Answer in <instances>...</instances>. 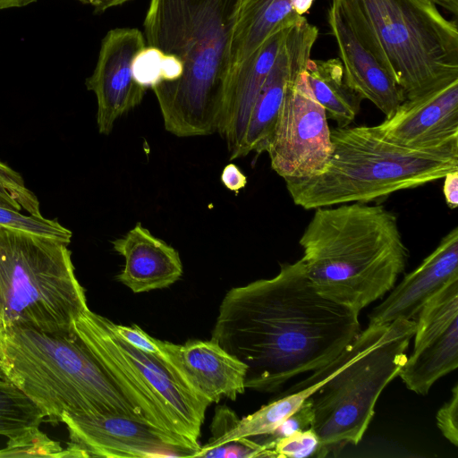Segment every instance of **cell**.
Masks as SVG:
<instances>
[{
	"label": "cell",
	"mask_w": 458,
	"mask_h": 458,
	"mask_svg": "<svg viewBox=\"0 0 458 458\" xmlns=\"http://www.w3.org/2000/svg\"><path fill=\"white\" fill-rule=\"evenodd\" d=\"M37 0H0V10L13 7H23Z\"/></svg>",
	"instance_id": "obj_36"
},
{
	"label": "cell",
	"mask_w": 458,
	"mask_h": 458,
	"mask_svg": "<svg viewBox=\"0 0 458 458\" xmlns=\"http://www.w3.org/2000/svg\"><path fill=\"white\" fill-rule=\"evenodd\" d=\"M112 243L125 261L117 280L134 293L168 287L182 275L178 251L140 223Z\"/></svg>",
	"instance_id": "obj_20"
},
{
	"label": "cell",
	"mask_w": 458,
	"mask_h": 458,
	"mask_svg": "<svg viewBox=\"0 0 458 458\" xmlns=\"http://www.w3.org/2000/svg\"><path fill=\"white\" fill-rule=\"evenodd\" d=\"M302 73L314 98L337 127H347L354 121L363 99L347 84L339 57L310 58Z\"/></svg>",
	"instance_id": "obj_22"
},
{
	"label": "cell",
	"mask_w": 458,
	"mask_h": 458,
	"mask_svg": "<svg viewBox=\"0 0 458 458\" xmlns=\"http://www.w3.org/2000/svg\"><path fill=\"white\" fill-rule=\"evenodd\" d=\"M415 322L413 350L398 377L409 390L426 395L458 366V278L422 307Z\"/></svg>",
	"instance_id": "obj_11"
},
{
	"label": "cell",
	"mask_w": 458,
	"mask_h": 458,
	"mask_svg": "<svg viewBox=\"0 0 458 458\" xmlns=\"http://www.w3.org/2000/svg\"><path fill=\"white\" fill-rule=\"evenodd\" d=\"M436 4L444 7L453 14L456 15L458 13V0H432Z\"/></svg>",
	"instance_id": "obj_37"
},
{
	"label": "cell",
	"mask_w": 458,
	"mask_h": 458,
	"mask_svg": "<svg viewBox=\"0 0 458 458\" xmlns=\"http://www.w3.org/2000/svg\"><path fill=\"white\" fill-rule=\"evenodd\" d=\"M293 26L271 35L228 73L217 131L225 140L231 157L242 143L253 104Z\"/></svg>",
	"instance_id": "obj_19"
},
{
	"label": "cell",
	"mask_w": 458,
	"mask_h": 458,
	"mask_svg": "<svg viewBox=\"0 0 458 458\" xmlns=\"http://www.w3.org/2000/svg\"><path fill=\"white\" fill-rule=\"evenodd\" d=\"M302 72L283 101L266 149L271 168L284 180L318 173L333 149L327 114Z\"/></svg>",
	"instance_id": "obj_10"
},
{
	"label": "cell",
	"mask_w": 458,
	"mask_h": 458,
	"mask_svg": "<svg viewBox=\"0 0 458 458\" xmlns=\"http://www.w3.org/2000/svg\"><path fill=\"white\" fill-rule=\"evenodd\" d=\"M182 62L172 55L164 54L161 64V81H174L182 73Z\"/></svg>",
	"instance_id": "obj_33"
},
{
	"label": "cell",
	"mask_w": 458,
	"mask_h": 458,
	"mask_svg": "<svg viewBox=\"0 0 458 458\" xmlns=\"http://www.w3.org/2000/svg\"><path fill=\"white\" fill-rule=\"evenodd\" d=\"M0 377L25 394L53 424L64 415L123 416L149 424L75 331L1 329Z\"/></svg>",
	"instance_id": "obj_4"
},
{
	"label": "cell",
	"mask_w": 458,
	"mask_h": 458,
	"mask_svg": "<svg viewBox=\"0 0 458 458\" xmlns=\"http://www.w3.org/2000/svg\"><path fill=\"white\" fill-rule=\"evenodd\" d=\"M146 46L137 28H115L103 38L96 67L85 82L97 98L101 134H109L117 118L141 103L147 89L133 79L132 62Z\"/></svg>",
	"instance_id": "obj_13"
},
{
	"label": "cell",
	"mask_w": 458,
	"mask_h": 458,
	"mask_svg": "<svg viewBox=\"0 0 458 458\" xmlns=\"http://www.w3.org/2000/svg\"><path fill=\"white\" fill-rule=\"evenodd\" d=\"M443 193L447 206L454 209L458 206V170L447 173L444 177Z\"/></svg>",
	"instance_id": "obj_34"
},
{
	"label": "cell",
	"mask_w": 458,
	"mask_h": 458,
	"mask_svg": "<svg viewBox=\"0 0 458 458\" xmlns=\"http://www.w3.org/2000/svg\"><path fill=\"white\" fill-rule=\"evenodd\" d=\"M239 0H149L148 46L178 58L181 77L152 87L165 128L178 137L217 131Z\"/></svg>",
	"instance_id": "obj_2"
},
{
	"label": "cell",
	"mask_w": 458,
	"mask_h": 458,
	"mask_svg": "<svg viewBox=\"0 0 458 458\" xmlns=\"http://www.w3.org/2000/svg\"><path fill=\"white\" fill-rule=\"evenodd\" d=\"M0 205L43 216L37 196L29 190L21 175L0 161Z\"/></svg>",
	"instance_id": "obj_26"
},
{
	"label": "cell",
	"mask_w": 458,
	"mask_h": 458,
	"mask_svg": "<svg viewBox=\"0 0 458 458\" xmlns=\"http://www.w3.org/2000/svg\"><path fill=\"white\" fill-rule=\"evenodd\" d=\"M327 21L338 47L347 84L362 99L372 102L386 117L390 116L405 100L402 89L383 64L360 41L332 0Z\"/></svg>",
	"instance_id": "obj_18"
},
{
	"label": "cell",
	"mask_w": 458,
	"mask_h": 458,
	"mask_svg": "<svg viewBox=\"0 0 458 458\" xmlns=\"http://www.w3.org/2000/svg\"><path fill=\"white\" fill-rule=\"evenodd\" d=\"M158 344L189 388L210 404L244 393L247 366L215 342L158 340Z\"/></svg>",
	"instance_id": "obj_16"
},
{
	"label": "cell",
	"mask_w": 458,
	"mask_h": 458,
	"mask_svg": "<svg viewBox=\"0 0 458 458\" xmlns=\"http://www.w3.org/2000/svg\"><path fill=\"white\" fill-rule=\"evenodd\" d=\"M70 443L87 457H194L200 448L143 421L123 416H69Z\"/></svg>",
	"instance_id": "obj_12"
},
{
	"label": "cell",
	"mask_w": 458,
	"mask_h": 458,
	"mask_svg": "<svg viewBox=\"0 0 458 458\" xmlns=\"http://www.w3.org/2000/svg\"><path fill=\"white\" fill-rule=\"evenodd\" d=\"M454 278H458L457 226L371 310L369 323L387 324L400 318L415 320L422 307Z\"/></svg>",
	"instance_id": "obj_17"
},
{
	"label": "cell",
	"mask_w": 458,
	"mask_h": 458,
	"mask_svg": "<svg viewBox=\"0 0 458 458\" xmlns=\"http://www.w3.org/2000/svg\"><path fill=\"white\" fill-rule=\"evenodd\" d=\"M331 140L332 153L318 173L284 179L295 205L316 209L378 201L458 170V139L411 148L389 140L376 126L362 125L334 128Z\"/></svg>",
	"instance_id": "obj_5"
},
{
	"label": "cell",
	"mask_w": 458,
	"mask_h": 458,
	"mask_svg": "<svg viewBox=\"0 0 458 458\" xmlns=\"http://www.w3.org/2000/svg\"><path fill=\"white\" fill-rule=\"evenodd\" d=\"M360 332L359 312L319 294L301 259L230 289L211 341L247 366V389L270 394L328 364Z\"/></svg>",
	"instance_id": "obj_1"
},
{
	"label": "cell",
	"mask_w": 458,
	"mask_h": 458,
	"mask_svg": "<svg viewBox=\"0 0 458 458\" xmlns=\"http://www.w3.org/2000/svg\"><path fill=\"white\" fill-rule=\"evenodd\" d=\"M312 420L313 411L311 402L308 398L298 410L285 418L271 433L259 436V439L255 441L265 446L273 457L272 448L277 440L310 428Z\"/></svg>",
	"instance_id": "obj_28"
},
{
	"label": "cell",
	"mask_w": 458,
	"mask_h": 458,
	"mask_svg": "<svg viewBox=\"0 0 458 458\" xmlns=\"http://www.w3.org/2000/svg\"><path fill=\"white\" fill-rule=\"evenodd\" d=\"M437 424L442 435L454 446L458 445V386L452 389L451 398L437 411Z\"/></svg>",
	"instance_id": "obj_30"
},
{
	"label": "cell",
	"mask_w": 458,
	"mask_h": 458,
	"mask_svg": "<svg viewBox=\"0 0 458 458\" xmlns=\"http://www.w3.org/2000/svg\"><path fill=\"white\" fill-rule=\"evenodd\" d=\"M68 244L0 226V330L70 335L86 310Z\"/></svg>",
	"instance_id": "obj_8"
},
{
	"label": "cell",
	"mask_w": 458,
	"mask_h": 458,
	"mask_svg": "<svg viewBox=\"0 0 458 458\" xmlns=\"http://www.w3.org/2000/svg\"><path fill=\"white\" fill-rule=\"evenodd\" d=\"M273 457L307 458L327 456L317 434L310 428L277 440L272 448Z\"/></svg>",
	"instance_id": "obj_27"
},
{
	"label": "cell",
	"mask_w": 458,
	"mask_h": 458,
	"mask_svg": "<svg viewBox=\"0 0 458 458\" xmlns=\"http://www.w3.org/2000/svg\"><path fill=\"white\" fill-rule=\"evenodd\" d=\"M111 327L129 344L145 352L165 358L158 344V340L148 335L140 327L136 325L126 327L115 324L113 321H111Z\"/></svg>",
	"instance_id": "obj_31"
},
{
	"label": "cell",
	"mask_w": 458,
	"mask_h": 458,
	"mask_svg": "<svg viewBox=\"0 0 458 458\" xmlns=\"http://www.w3.org/2000/svg\"><path fill=\"white\" fill-rule=\"evenodd\" d=\"M413 319L369 323L339 354L336 370L309 398L312 429L327 454L357 445L370 424L383 390L404 364L415 332Z\"/></svg>",
	"instance_id": "obj_7"
},
{
	"label": "cell",
	"mask_w": 458,
	"mask_h": 458,
	"mask_svg": "<svg viewBox=\"0 0 458 458\" xmlns=\"http://www.w3.org/2000/svg\"><path fill=\"white\" fill-rule=\"evenodd\" d=\"M73 327L151 426L199 445L210 403L189 388L165 358L129 344L114 331L111 320L89 309Z\"/></svg>",
	"instance_id": "obj_9"
},
{
	"label": "cell",
	"mask_w": 458,
	"mask_h": 458,
	"mask_svg": "<svg viewBox=\"0 0 458 458\" xmlns=\"http://www.w3.org/2000/svg\"><path fill=\"white\" fill-rule=\"evenodd\" d=\"M42 411L11 382L0 377V436L8 439L39 428Z\"/></svg>",
	"instance_id": "obj_23"
},
{
	"label": "cell",
	"mask_w": 458,
	"mask_h": 458,
	"mask_svg": "<svg viewBox=\"0 0 458 458\" xmlns=\"http://www.w3.org/2000/svg\"><path fill=\"white\" fill-rule=\"evenodd\" d=\"M221 181L228 190L238 194L240 190L245 187L247 177L236 165L231 163L225 166L221 174Z\"/></svg>",
	"instance_id": "obj_32"
},
{
	"label": "cell",
	"mask_w": 458,
	"mask_h": 458,
	"mask_svg": "<svg viewBox=\"0 0 458 458\" xmlns=\"http://www.w3.org/2000/svg\"><path fill=\"white\" fill-rule=\"evenodd\" d=\"M412 98L458 80V27L432 0H332Z\"/></svg>",
	"instance_id": "obj_6"
},
{
	"label": "cell",
	"mask_w": 458,
	"mask_h": 458,
	"mask_svg": "<svg viewBox=\"0 0 458 458\" xmlns=\"http://www.w3.org/2000/svg\"><path fill=\"white\" fill-rule=\"evenodd\" d=\"M17 456L87 457L82 451L71 443H68L66 448H63L59 442L48 437L39 428L8 439L6 446L0 449V457Z\"/></svg>",
	"instance_id": "obj_24"
},
{
	"label": "cell",
	"mask_w": 458,
	"mask_h": 458,
	"mask_svg": "<svg viewBox=\"0 0 458 458\" xmlns=\"http://www.w3.org/2000/svg\"><path fill=\"white\" fill-rule=\"evenodd\" d=\"M79 2L93 6L96 12H104L109 8L123 4L131 0H78Z\"/></svg>",
	"instance_id": "obj_35"
},
{
	"label": "cell",
	"mask_w": 458,
	"mask_h": 458,
	"mask_svg": "<svg viewBox=\"0 0 458 458\" xmlns=\"http://www.w3.org/2000/svg\"><path fill=\"white\" fill-rule=\"evenodd\" d=\"M299 243L318 293L359 313L393 289L410 256L396 214L379 204L318 208Z\"/></svg>",
	"instance_id": "obj_3"
},
{
	"label": "cell",
	"mask_w": 458,
	"mask_h": 458,
	"mask_svg": "<svg viewBox=\"0 0 458 458\" xmlns=\"http://www.w3.org/2000/svg\"><path fill=\"white\" fill-rule=\"evenodd\" d=\"M318 29L308 20L293 25L250 110L242 143L231 160L266 151L283 101L310 59Z\"/></svg>",
	"instance_id": "obj_14"
},
{
	"label": "cell",
	"mask_w": 458,
	"mask_h": 458,
	"mask_svg": "<svg viewBox=\"0 0 458 458\" xmlns=\"http://www.w3.org/2000/svg\"><path fill=\"white\" fill-rule=\"evenodd\" d=\"M375 126L389 140L411 148L458 139V80L405 99Z\"/></svg>",
	"instance_id": "obj_15"
},
{
	"label": "cell",
	"mask_w": 458,
	"mask_h": 458,
	"mask_svg": "<svg viewBox=\"0 0 458 458\" xmlns=\"http://www.w3.org/2000/svg\"><path fill=\"white\" fill-rule=\"evenodd\" d=\"M164 53L152 46H146L134 57L132 76L144 88H152L161 81V64Z\"/></svg>",
	"instance_id": "obj_29"
},
{
	"label": "cell",
	"mask_w": 458,
	"mask_h": 458,
	"mask_svg": "<svg viewBox=\"0 0 458 458\" xmlns=\"http://www.w3.org/2000/svg\"><path fill=\"white\" fill-rule=\"evenodd\" d=\"M316 0H239L229 47V71L274 33L300 23Z\"/></svg>",
	"instance_id": "obj_21"
},
{
	"label": "cell",
	"mask_w": 458,
	"mask_h": 458,
	"mask_svg": "<svg viewBox=\"0 0 458 458\" xmlns=\"http://www.w3.org/2000/svg\"><path fill=\"white\" fill-rule=\"evenodd\" d=\"M0 226L48 237L69 244L72 233L56 219L23 215L21 211L0 205Z\"/></svg>",
	"instance_id": "obj_25"
}]
</instances>
